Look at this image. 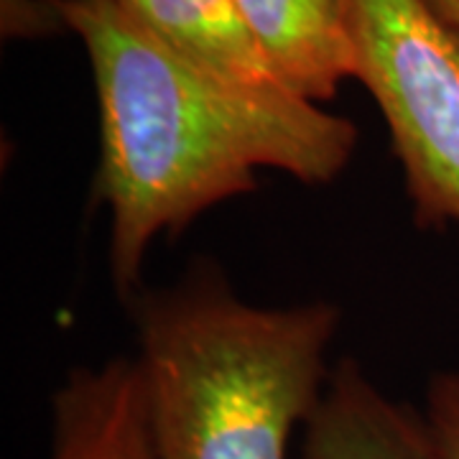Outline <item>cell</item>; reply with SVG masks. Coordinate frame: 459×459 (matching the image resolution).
I'll list each match as a JSON object with an SVG mask.
<instances>
[{"label":"cell","mask_w":459,"mask_h":459,"mask_svg":"<svg viewBox=\"0 0 459 459\" xmlns=\"http://www.w3.org/2000/svg\"><path fill=\"white\" fill-rule=\"evenodd\" d=\"M90 56L100 105L98 192L110 212V276L141 289L159 235H177L225 199L258 189L276 169L309 186L334 181L360 131L296 95L255 92L202 69L117 0H49Z\"/></svg>","instance_id":"obj_1"},{"label":"cell","mask_w":459,"mask_h":459,"mask_svg":"<svg viewBox=\"0 0 459 459\" xmlns=\"http://www.w3.org/2000/svg\"><path fill=\"white\" fill-rule=\"evenodd\" d=\"M434 13L444 18L455 31H459V0H427Z\"/></svg>","instance_id":"obj_9"},{"label":"cell","mask_w":459,"mask_h":459,"mask_svg":"<svg viewBox=\"0 0 459 459\" xmlns=\"http://www.w3.org/2000/svg\"><path fill=\"white\" fill-rule=\"evenodd\" d=\"M427 421L439 459H459V370L434 376L427 394Z\"/></svg>","instance_id":"obj_8"},{"label":"cell","mask_w":459,"mask_h":459,"mask_svg":"<svg viewBox=\"0 0 459 459\" xmlns=\"http://www.w3.org/2000/svg\"><path fill=\"white\" fill-rule=\"evenodd\" d=\"M166 47L228 82L294 95L250 39L232 0H117ZM299 98V95H296Z\"/></svg>","instance_id":"obj_7"},{"label":"cell","mask_w":459,"mask_h":459,"mask_svg":"<svg viewBox=\"0 0 459 459\" xmlns=\"http://www.w3.org/2000/svg\"><path fill=\"white\" fill-rule=\"evenodd\" d=\"M250 39L294 95L327 102L358 77L350 0H232Z\"/></svg>","instance_id":"obj_4"},{"label":"cell","mask_w":459,"mask_h":459,"mask_svg":"<svg viewBox=\"0 0 459 459\" xmlns=\"http://www.w3.org/2000/svg\"><path fill=\"white\" fill-rule=\"evenodd\" d=\"M307 459H439L427 416L394 401L344 358L309 416Z\"/></svg>","instance_id":"obj_6"},{"label":"cell","mask_w":459,"mask_h":459,"mask_svg":"<svg viewBox=\"0 0 459 459\" xmlns=\"http://www.w3.org/2000/svg\"><path fill=\"white\" fill-rule=\"evenodd\" d=\"M49 459H153L138 362L113 358L66 376L51 401Z\"/></svg>","instance_id":"obj_5"},{"label":"cell","mask_w":459,"mask_h":459,"mask_svg":"<svg viewBox=\"0 0 459 459\" xmlns=\"http://www.w3.org/2000/svg\"><path fill=\"white\" fill-rule=\"evenodd\" d=\"M133 309L153 459H286L327 388L334 304L255 307L197 268Z\"/></svg>","instance_id":"obj_2"},{"label":"cell","mask_w":459,"mask_h":459,"mask_svg":"<svg viewBox=\"0 0 459 459\" xmlns=\"http://www.w3.org/2000/svg\"><path fill=\"white\" fill-rule=\"evenodd\" d=\"M358 77L403 166L419 228L459 225V31L427 0H350Z\"/></svg>","instance_id":"obj_3"}]
</instances>
